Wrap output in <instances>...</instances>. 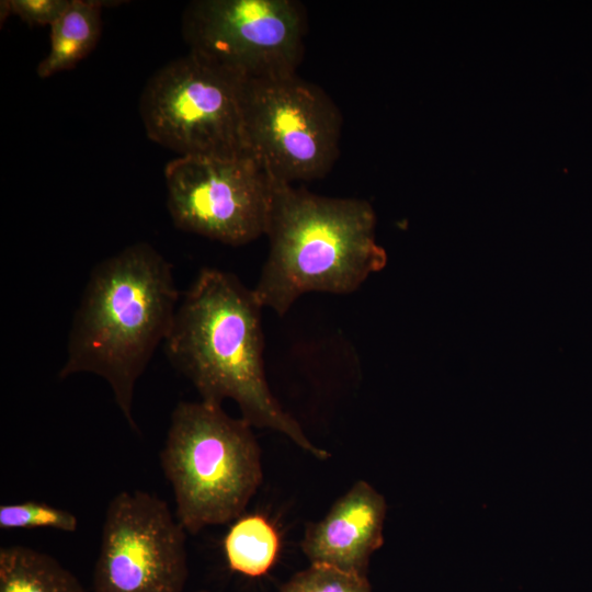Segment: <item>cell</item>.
I'll return each mask as SVG.
<instances>
[{
    "label": "cell",
    "instance_id": "3",
    "mask_svg": "<svg viewBox=\"0 0 592 592\" xmlns=\"http://www.w3.org/2000/svg\"><path fill=\"white\" fill-rule=\"evenodd\" d=\"M376 216L358 198L327 197L273 180L265 235L269 257L253 293L284 315L308 292L349 294L386 264Z\"/></svg>",
    "mask_w": 592,
    "mask_h": 592
},
{
    "label": "cell",
    "instance_id": "5",
    "mask_svg": "<svg viewBox=\"0 0 592 592\" xmlns=\"http://www.w3.org/2000/svg\"><path fill=\"white\" fill-rule=\"evenodd\" d=\"M244 79L189 52L147 81L139 112L147 136L179 156H247Z\"/></svg>",
    "mask_w": 592,
    "mask_h": 592
},
{
    "label": "cell",
    "instance_id": "10",
    "mask_svg": "<svg viewBox=\"0 0 592 592\" xmlns=\"http://www.w3.org/2000/svg\"><path fill=\"white\" fill-rule=\"evenodd\" d=\"M385 498L365 480L355 481L317 522L308 524L300 548L309 563L367 574L384 544Z\"/></svg>",
    "mask_w": 592,
    "mask_h": 592
},
{
    "label": "cell",
    "instance_id": "16",
    "mask_svg": "<svg viewBox=\"0 0 592 592\" xmlns=\"http://www.w3.org/2000/svg\"><path fill=\"white\" fill-rule=\"evenodd\" d=\"M71 0H5L1 1V20L15 15L30 26H52L67 10Z\"/></svg>",
    "mask_w": 592,
    "mask_h": 592
},
{
    "label": "cell",
    "instance_id": "13",
    "mask_svg": "<svg viewBox=\"0 0 592 592\" xmlns=\"http://www.w3.org/2000/svg\"><path fill=\"white\" fill-rule=\"evenodd\" d=\"M280 549L276 527L260 513H243L237 517L223 540L229 569L249 578L266 574L276 562Z\"/></svg>",
    "mask_w": 592,
    "mask_h": 592
},
{
    "label": "cell",
    "instance_id": "15",
    "mask_svg": "<svg viewBox=\"0 0 592 592\" xmlns=\"http://www.w3.org/2000/svg\"><path fill=\"white\" fill-rule=\"evenodd\" d=\"M77 516L64 509L41 501H22L0 505V528H52L66 533L78 530Z\"/></svg>",
    "mask_w": 592,
    "mask_h": 592
},
{
    "label": "cell",
    "instance_id": "17",
    "mask_svg": "<svg viewBox=\"0 0 592 592\" xmlns=\"http://www.w3.org/2000/svg\"><path fill=\"white\" fill-rule=\"evenodd\" d=\"M196 592H208V591H196Z\"/></svg>",
    "mask_w": 592,
    "mask_h": 592
},
{
    "label": "cell",
    "instance_id": "7",
    "mask_svg": "<svg viewBox=\"0 0 592 592\" xmlns=\"http://www.w3.org/2000/svg\"><path fill=\"white\" fill-rule=\"evenodd\" d=\"M182 33L190 52L244 80L275 78L296 73L306 19L294 0H197Z\"/></svg>",
    "mask_w": 592,
    "mask_h": 592
},
{
    "label": "cell",
    "instance_id": "11",
    "mask_svg": "<svg viewBox=\"0 0 592 592\" xmlns=\"http://www.w3.org/2000/svg\"><path fill=\"white\" fill-rule=\"evenodd\" d=\"M101 1L71 0L50 26V47L38 64L39 78L75 68L96 46L102 33Z\"/></svg>",
    "mask_w": 592,
    "mask_h": 592
},
{
    "label": "cell",
    "instance_id": "2",
    "mask_svg": "<svg viewBox=\"0 0 592 592\" xmlns=\"http://www.w3.org/2000/svg\"><path fill=\"white\" fill-rule=\"evenodd\" d=\"M179 293L172 266L151 244L133 243L91 272L75 312L58 376L94 374L110 386L129 428L135 387L166 341Z\"/></svg>",
    "mask_w": 592,
    "mask_h": 592
},
{
    "label": "cell",
    "instance_id": "12",
    "mask_svg": "<svg viewBox=\"0 0 592 592\" xmlns=\"http://www.w3.org/2000/svg\"><path fill=\"white\" fill-rule=\"evenodd\" d=\"M0 592H86L78 578L41 550L9 545L0 548Z\"/></svg>",
    "mask_w": 592,
    "mask_h": 592
},
{
    "label": "cell",
    "instance_id": "8",
    "mask_svg": "<svg viewBox=\"0 0 592 592\" xmlns=\"http://www.w3.org/2000/svg\"><path fill=\"white\" fill-rule=\"evenodd\" d=\"M186 534L158 496L121 491L105 511L93 592H183L189 577Z\"/></svg>",
    "mask_w": 592,
    "mask_h": 592
},
{
    "label": "cell",
    "instance_id": "1",
    "mask_svg": "<svg viewBox=\"0 0 592 592\" xmlns=\"http://www.w3.org/2000/svg\"><path fill=\"white\" fill-rule=\"evenodd\" d=\"M253 289L236 276L203 269L179 304L164 341L172 365L195 387L201 400H234L253 428L278 432L323 460L314 444L273 396L264 371L261 309Z\"/></svg>",
    "mask_w": 592,
    "mask_h": 592
},
{
    "label": "cell",
    "instance_id": "14",
    "mask_svg": "<svg viewBox=\"0 0 592 592\" xmlns=\"http://www.w3.org/2000/svg\"><path fill=\"white\" fill-rule=\"evenodd\" d=\"M276 592H373L367 574L321 563H309Z\"/></svg>",
    "mask_w": 592,
    "mask_h": 592
},
{
    "label": "cell",
    "instance_id": "6",
    "mask_svg": "<svg viewBox=\"0 0 592 592\" xmlns=\"http://www.w3.org/2000/svg\"><path fill=\"white\" fill-rule=\"evenodd\" d=\"M341 130L334 102L297 73L244 81V151L273 180L325 177L339 156Z\"/></svg>",
    "mask_w": 592,
    "mask_h": 592
},
{
    "label": "cell",
    "instance_id": "4",
    "mask_svg": "<svg viewBox=\"0 0 592 592\" xmlns=\"http://www.w3.org/2000/svg\"><path fill=\"white\" fill-rule=\"evenodd\" d=\"M253 426L221 406L180 401L171 412L160 466L187 534L242 515L263 479Z\"/></svg>",
    "mask_w": 592,
    "mask_h": 592
},
{
    "label": "cell",
    "instance_id": "9",
    "mask_svg": "<svg viewBox=\"0 0 592 592\" xmlns=\"http://www.w3.org/2000/svg\"><path fill=\"white\" fill-rule=\"evenodd\" d=\"M164 179L179 229L230 246L265 235L273 179L250 157L179 156Z\"/></svg>",
    "mask_w": 592,
    "mask_h": 592
}]
</instances>
